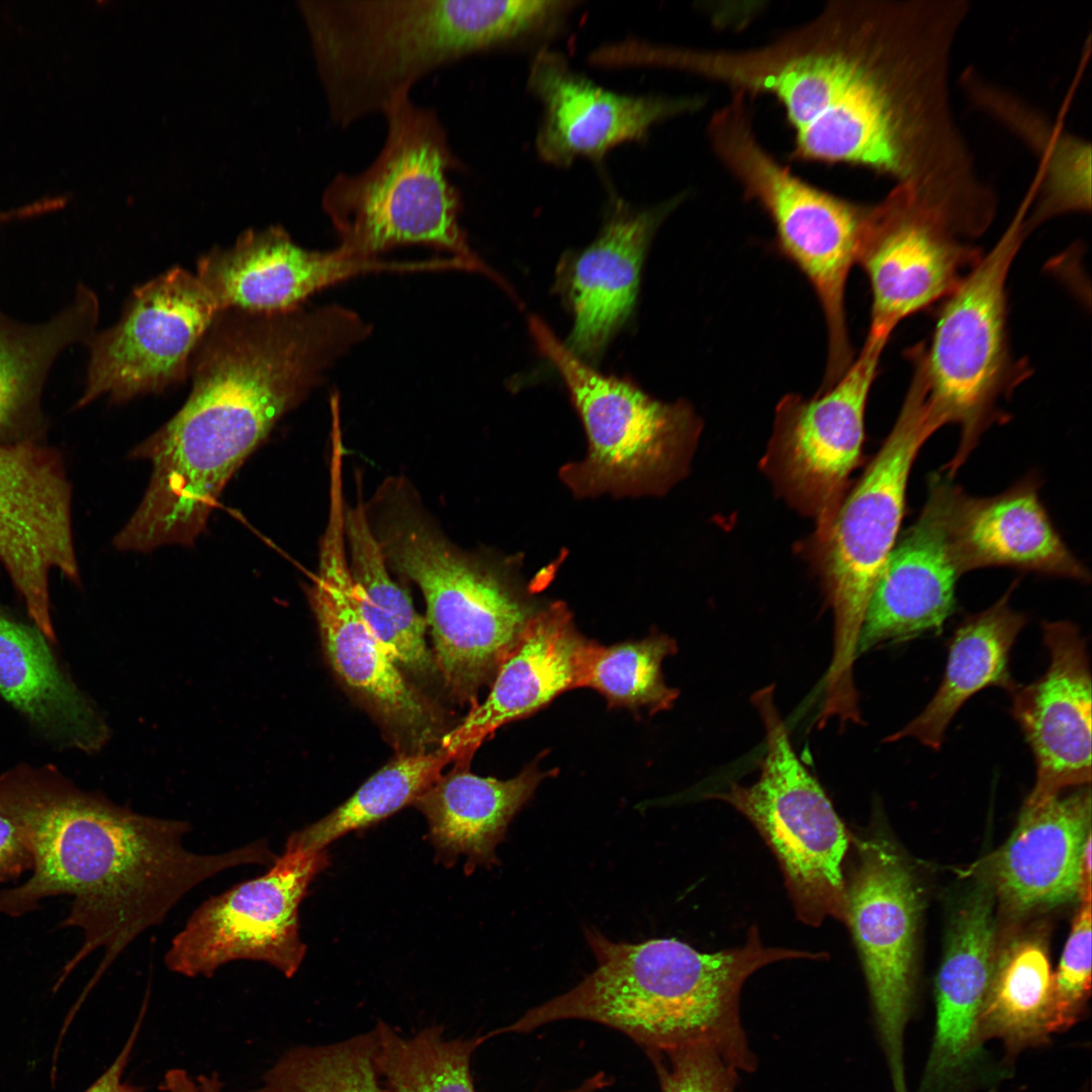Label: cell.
Wrapping results in <instances>:
<instances>
[{"label":"cell","instance_id":"8d00e7d4","mask_svg":"<svg viewBox=\"0 0 1092 1092\" xmlns=\"http://www.w3.org/2000/svg\"><path fill=\"white\" fill-rule=\"evenodd\" d=\"M650 1055L661 1092H736L739 1070L710 1044H688Z\"/></svg>","mask_w":1092,"mask_h":1092},{"label":"cell","instance_id":"cb8c5ba5","mask_svg":"<svg viewBox=\"0 0 1092 1092\" xmlns=\"http://www.w3.org/2000/svg\"><path fill=\"white\" fill-rule=\"evenodd\" d=\"M1091 835L1090 788L1027 804L995 854L992 878L1013 914L1054 908L1081 894V859Z\"/></svg>","mask_w":1092,"mask_h":1092},{"label":"cell","instance_id":"74e56055","mask_svg":"<svg viewBox=\"0 0 1092 1092\" xmlns=\"http://www.w3.org/2000/svg\"><path fill=\"white\" fill-rule=\"evenodd\" d=\"M31 868V854L19 830L0 814V883L16 880Z\"/></svg>","mask_w":1092,"mask_h":1092},{"label":"cell","instance_id":"6da1fadb","mask_svg":"<svg viewBox=\"0 0 1092 1092\" xmlns=\"http://www.w3.org/2000/svg\"><path fill=\"white\" fill-rule=\"evenodd\" d=\"M962 23L950 1H835L766 44L694 49L686 67L734 92L776 97L794 131L793 160L863 166L935 198L971 158L948 86Z\"/></svg>","mask_w":1092,"mask_h":1092},{"label":"cell","instance_id":"d4e9b609","mask_svg":"<svg viewBox=\"0 0 1092 1092\" xmlns=\"http://www.w3.org/2000/svg\"><path fill=\"white\" fill-rule=\"evenodd\" d=\"M677 203L634 209L616 201L598 238L575 258L569 277L574 322L565 345L577 357L599 356L629 317L649 242Z\"/></svg>","mask_w":1092,"mask_h":1092},{"label":"cell","instance_id":"d590c367","mask_svg":"<svg viewBox=\"0 0 1092 1092\" xmlns=\"http://www.w3.org/2000/svg\"><path fill=\"white\" fill-rule=\"evenodd\" d=\"M1091 991V897L1081 899L1058 970L1053 974L1052 1033L1081 1017Z\"/></svg>","mask_w":1092,"mask_h":1092},{"label":"cell","instance_id":"7c38bea8","mask_svg":"<svg viewBox=\"0 0 1092 1092\" xmlns=\"http://www.w3.org/2000/svg\"><path fill=\"white\" fill-rule=\"evenodd\" d=\"M986 231L899 185L867 206L855 264L871 288L868 337L888 342L903 320L952 293L983 258Z\"/></svg>","mask_w":1092,"mask_h":1092},{"label":"cell","instance_id":"836d02e7","mask_svg":"<svg viewBox=\"0 0 1092 1092\" xmlns=\"http://www.w3.org/2000/svg\"><path fill=\"white\" fill-rule=\"evenodd\" d=\"M675 651V642L665 635L612 646L593 641L582 688L596 690L613 707L667 710L678 692L665 684L661 664Z\"/></svg>","mask_w":1092,"mask_h":1092},{"label":"cell","instance_id":"d6986e66","mask_svg":"<svg viewBox=\"0 0 1092 1092\" xmlns=\"http://www.w3.org/2000/svg\"><path fill=\"white\" fill-rule=\"evenodd\" d=\"M527 87L543 109L537 153L557 167L578 158L601 161L616 146L641 141L655 124L700 106L697 98L626 95L602 88L549 49L534 56Z\"/></svg>","mask_w":1092,"mask_h":1092},{"label":"cell","instance_id":"e0dca14e","mask_svg":"<svg viewBox=\"0 0 1092 1092\" xmlns=\"http://www.w3.org/2000/svg\"><path fill=\"white\" fill-rule=\"evenodd\" d=\"M846 916L857 946L895 1092H907L903 1043L913 998L920 899L904 863L866 842L845 875Z\"/></svg>","mask_w":1092,"mask_h":1092},{"label":"cell","instance_id":"83f0119b","mask_svg":"<svg viewBox=\"0 0 1092 1092\" xmlns=\"http://www.w3.org/2000/svg\"><path fill=\"white\" fill-rule=\"evenodd\" d=\"M1013 588L960 624L949 642L945 671L933 698L888 741L914 738L937 750L950 721L972 696L988 687L1010 694L1016 691L1018 685L1009 668L1010 652L1027 619L1009 605Z\"/></svg>","mask_w":1092,"mask_h":1092},{"label":"cell","instance_id":"7402d4cb","mask_svg":"<svg viewBox=\"0 0 1092 1092\" xmlns=\"http://www.w3.org/2000/svg\"><path fill=\"white\" fill-rule=\"evenodd\" d=\"M575 628L565 604L536 610L497 668L487 697L442 736L452 761L468 764L498 728L526 718L562 693L582 688L592 645Z\"/></svg>","mask_w":1092,"mask_h":1092},{"label":"cell","instance_id":"7bdbcfd3","mask_svg":"<svg viewBox=\"0 0 1092 1092\" xmlns=\"http://www.w3.org/2000/svg\"><path fill=\"white\" fill-rule=\"evenodd\" d=\"M859 718H860V715H859L858 719H856V720H854V721H850L849 723H856V722H858V721L860 720ZM819 719H820V720H822V721H824V722H827V721H828V720H826V719H823V718H822L821 716L819 717ZM840 723H847V722H840Z\"/></svg>","mask_w":1092,"mask_h":1092},{"label":"cell","instance_id":"3957f363","mask_svg":"<svg viewBox=\"0 0 1092 1092\" xmlns=\"http://www.w3.org/2000/svg\"><path fill=\"white\" fill-rule=\"evenodd\" d=\"M575 5L551 0L299 2L328 112L341 127L383 115L436 70L551 32Z\"/></svg>","mask_w":1092,"mask_h":1092},{"label":"cell","instance_id":"9a60e30c","mask_svg":"<svg viewBox=\"0 0 1092 1092\" xmlns=\"http://www.w3.org/2000/svg\"><path fill=\"white\" fill-rule=\"evenodd\" d=\"M345 506L342 489L332 488L317 570L305 587L325 653L342 682L390 732L413 742L415 751L427 750L438 738L440 721L359 614L347 559Z\"/></svg>","mask_w":1092,"mask_h":1092},{"label":"cell","instance_id":"f1b7e54d","mask_svg":"<svg viewBox=\"0 0 1092 1092\" xmlns=\"http://www.w3.org/2000/svg\"><path fill=\"white\" fill-rule=\"evenodd\" d=\"M98 317V298L83 284L66 308L41 324L19 323L0 311V439L38 421L52 365L66 348L92 337Z\"/></svg>","mask_w":1092,"mask_h":1092},{"label":"cell","instance_id":"1f68e13d","mask_svg":"<svg viewBox=\"0 0 1092 1092\" xmlns=\"http://www.w3.org/2000/svg\"><path fill=\"white\" fill-rule=\"evenodd\" d=\"M442 749L402 752L373 774L343 804L291 835L304 847L326 849L339 837L366 828L414 804L451 762Z\"/></svg>","mask_w":1092,"mask_h":1092},{"label":"cell","instance_id":"44dd1931","mask_svg":"<svg viewBox=\"0 0 1092 1092\" xmlns=\"http://www.w3.org/2000/svg\"><path fill=\"white\" fill-rule=\"evenodd\" d=\"M419 262L359 260L338 250H308L281 226L243 233L229 248L215 247L196 262L195 276L218 311L293 309L312 294L352 277L382 271H419Z\"/></svg>","mask_w":1092,"mask_h":1092},{"label":"cell","instance_id":"484cf974","mask_svg":"<svg viewBox=\"0 0 1092 1092\" xmlns=\"http://www.w3.org/2000/svg\"><path fill=\"white\" fill-rule=\"evenodd\" d=\"M467 767L457 763L414 805L427 819L438 859L452 864L464 855L465 873L470 875L478 867L498 863L496 846L545 775L534 763L510 780L483 778Z\"/></svg>","mask_w":1092,"mask_h":1092},{"label":"cell","instance_id":"60d3db41","mask_svg":"<svg viewBox=\"0 0 1092 1092\" xmlns=\"http://www.w3.org/2000/svg\"><path fill=\"white\" fill-rule=\"evenodd\" d=\"M606 1084H607V1081H606L605 1075L600 1073V1074H597L596 1076H593V1077L586 1079L583 1083H581L576 1088L571 1089V1090L566 1091V1092H596V1091L602 1089L603 1087H605Z\"/></svg>","mask_w":1092,"mask_h":1092},{"label":"cell","instance_id":"ba28073f","mask_svg":"<svg viewBox=\"0 0 1092 1092\" xmlns=\"http://www.w3.org/2000/svg\"><path fill=\"white\" fill-rule=\"evenodd\" d=\"M1018 212L996 245L944 300L928 343L910 349L913 371L922 380L932 416L954 424L961 441L945 471L965 463L982 433L995 421L998 401L1027 376L1015 361L1007 329L1006 282L1025 238Z\"/></svg>","mask_w":1092,"mask_h":1092},{"label":"cell","instance_id":"8fae6325","mask_svg":"<svg viewBox=\"0 0 1092 1092\" xmlns=\"http://www.w3.org/2000/svg\"><path fill=\"white\" fill-rule=\"evenodd\" d=\"M765 731L758 779L711 798L746 817L774 852L800 921L845 922L844 862L852 836L831 801L797 756L774 700V688L752 696Z\"/></svg>","mask_w":1092,"mask_h":1092},{"label":"cell","instance_id":"d6a6232c","mask_svg":"<svg viewBox=\"0 0 1092 1092\" xmlns=\"http://www.w3.org/2000/svg\"><path fill=\"white\" fill-rule=\"evenodd\" d=\"M375 1034V1064L390 1092H474L470 1058L484 1039L445 1040L440 1027L404 1038L383 1022Z\"/></svg>","mask_w":1092,"mask_h":1092},{"label":"cell","instance_id":"e575fe53","mask_svg":"<svg viewBox=\"0 0 1092 1092\" xmlns=\"http://www.w3.org/2000/svg\"><path fill=\"white\" fill-rule=\"evenodd\" d=\"M374 1031L342 1042L286 1053L253 1092H382Z\"/></svg>","mask_w":1092,"mask_h":1092},{"label":"cell","instance_id":"4fadbf2b","mask_svg":"<svg viewBox=\"0 0 1092 1092\" xmlns=\"http://www.w3.org/2000/svg\"><path fill=\"white\" fill-rule=\"evenodd\" d=\"M329 863L326 849L304 847L291 834L268 871L209 897L174 936L167 968L186 977H212L238 960L264 962L287 978L305 956L299 906Z\"/></svg>","mask_w":1092,"mask_h":1092},{"label":"cell","instance_id":"f546056e","mask_svg":"<svg viewBox=\"0 0 1092 1092\" xmlns=\"http://www.w3.org/2000/svg\"><path fill=\"white\" fill-rule=\"evenodd\" d=\"M348 566L359 614L393 660L417 675L436 670L426 643L427 622L408 590L392 577L368 524L363 498L345 506Z\"/></svg>","mask_w":1092,"mask_h":1092},{"label":"cell","instance_id":"ac0fdd59","mask_svg":"<svg viewBox=\"0 0 1092 1092\" xmlns=\"http://www.w3.org/2000/svg\"><path fill=\"white\" fill-rule=\"evenodd\" d=\"M954 483L946 473L929 478L916 521L900 536L871 595L856 656L883 644L939 634L956 609L960 576L949 543Z\"/></svg>","mask_w":1092,"mask_h":1092},{"label":"cell","instance_id":"4316f807","mask_svg":"<svg viewBox=\"0 0 1092 1092\" xmlns=\"http://www.w3.org/2000/svg\"><path fill=\"white\" fill-rule=\"evenodd\" d=\"M47 639L0 608V696L57 744L96 751L108 738L107 726L61 669Z\"/></svg>","mask_w":1092,"mask_h":1092},{"label":"cell","instance_id":"30bf717a","mask_svg":"<svg viewBox=\"0 0 1092 1092\" xmlns=\"http://www.w3.org/2000/svg\"><path fill=\"white\" fill-rule=\"evenodd\" d=\"M537 349L564 380L588 450L559 476L580 498L658 494L679 477L700 422L684 400L664 402L633 382L605 375L572 353L539 317L529 318Z\"/></svg>","mask_w":1092,"mask_h":1092},{"label":"cell","instance_id":"8992f818","mask_svg":"<svg viewBox=\"0 0 1092 1092\" xmlns=\"http://www.w3.org/2000/svg\"><path fill=\"white\" fill-rule=\"evenodd\" d=\"M383 146L364 170L338 173L324 189L323 211L342 255L379 259L393 248L421 245L445 251L493 280L508 283L471 249L460 223L462 201L450 179L461 163L437 112L411 97L384 114Z\"/></svg>","mask_w":1092,"mask_h":1092},{"label":"cell","instance_id":"f35d334b","mask_svg":"<svg viewBox=\"0 0 1092 1092\" xmlns=\"http://www.w3.org/2000/svg\"><path fill=\"white\" fill-rule=\"evenodd\" d=\"M142 1016L143 1014L139 1018V1021L115 1061L110 1065L106 1072H104L101 1077L84 1092H143V1088L129 1085L121 1080L122 1073L128 1062L133 1043L139 1033Z\"/></svg>","mask_w":1092,"mask_h":1092},{"label":"cell","instance_id":"ab89813d","mask_svg":"<svg viewBox=\"0 0 1092 1092\" xmlns=\"http://www.w3.org/2000/svg\"><path fill=\"white\" fill-rule=\"evenodd\" d=\"M222 1083L216 1074L191 1077L182 1069H171L165 1077L162 1089L168 1092H220Z\"/></svg>","mask_w":1092,"mask_h":1092},{"label":"cell","instance_id":"52a82bcc","mask_svg":"<svg viewBox=\"0 0 1092 1092\" xmlns=\"http://www.w3.org/2000/svg\"><path fill=\"white\" fill-rule=\"evenodd\" d=\"M709 138L720 161L771 219L779 253L812 286L827 330V359L821 387L832 386L852 364L853 349L845 312V289L867 206L796 176L757 140L746 97L733 94L715 112Z\"/></svg>","mask_w":1092,"mask_h":1092},{"label":"cell","instance_id":"5b68a950","mask_svg":"<svg viewBox=\"0 0 1092 1092\" xmlns=\"http://www.w3.org/2000/svg\"><path fill=\"white\" fill-rule=\"evenodd\" d=\"M364 511L389 570L424 597L436 670L455 698L474 702L536 609L506 565L448 538L407 478L386 477Z\"/></svg>","mask_w":1092,"mask_h":1092},{"label":"cell","instance_id":"ffe728a7","mask_svg":"<svg viewBox=\"0 0 1092 1092\" xmlns=\"http://www.w3.org/2000/svg\"><path fill=\"white\" fill-rule=\"evenodd\" d=\"M1045 672L1012 696V714L1035 761V783L1025 803H1038L1091 781V674L1076 625L1044 622Z\"/></svg>","mask_w":1092,"mask_h":1092},{"label":"cell","instance_id":"277c9868","mask_svg":"<svg viewBox=\"0 0 1092 1092\" xmlns=\"http://www.w3.org/2000/svg\"><path fill=\"white\" fill-rule=\"evenodd\" d=\"M584 936L597 962L594 972L502 1032L588 1020L622 1031L649 1054L710 1044L740 1072H751L756 1060L739 1015L744 982L779 961L825 958L824 952L765 946L755 925L744 945L716 952H701L675 938L614 942L594 928H585Z\"/></svg>","mask_w":1092,"mask_h":1092},{"label":"cell","instance_id":"5bb4252c","mask_svg":"<svg viewBox=\"0 0 1092 1092\" xmlns=\"http://www.w3.org/2000/svg\"><path fill=\"white\" fill-rule=\"evenodd\" d=\"M218 308L195 274L173 267L134 288L118 321L94 333L81 408L161 393L189 377L190 362Z\"/></svg>","mask_w":1092,"mask_h":1092},{"label":"cell","instance_id":"7a4b0ae2","mask_svg":"<svg viewBox=\"0 0 1092 1092\" xmlns=\"http://www.w3.org/2000/svg\"><path fill=\"white\" fill-rule=\"evenodd\" d=\"M0 814L17 827L32 858L26 882L0 892V911L19 917L44 898H73L61 926L80 928L84 940L60 983L103 948L96 982L194 887L229 869L270 866L276 856L265 839L216 854L192 852L183 845L187 822L135 813L49 770L1 776Z\"/></svg>","mask_w":1092,"mask_h":1092},{"label":"cell","instance_id":"2e32d148","mask_svg":"<svg viewBox=\"0 0 1092 1092\" xmlns=\"http://www.w3.org/2000/svg\"><path fill=\"white\" fill-rule=\"evenodd\" d=\"M886 344L867 337L831 387L810 399L788 394L777 406L769 461L785 491L817 516L818 537L830 526L859 462L867 402Z\"/></svg>","mask_w":1092,"mask_h":1092},{"label":"cell","instance_id":"9c48e42d","mask_svg":"<svg viewBox=\"0 0 1092 1092\" xmlns=\"http://www.w3.org/2000/svg\"><path fill=\"white\" fill-rule=\"evenodd\" d=\"M940 428L929 411L923 383L912 375L889 436L818 537L834 615L833 654L824 696L832 707H848L857 701L852 667L866 610L899 537L911 468L924 443Z\"/></svg>","mask_w":1092,"mask_h":1092},{"label":"cell","instance_id":"603a6c76","mask_svg":"<svg viewBox=\"0 0 1092 1092\" xmlns=\"http://www.w3.org/2000/svg\"><path fill=\"white\" fill-rule=\"evenodd\" d=\"M948 533L960 575L983 567L1007 566L1089 580L1087 569L1053 525L1033 477L988 497L971 496L956 484Z\"/></svg>","mask_w":1092,"mask_h":1092},{"label":"cell","instance_id":"4dcf8cb0","mask_svg":"<svg viewBox=\"0 0 1092 1092\" xmlns=\"http://www.w3.org/2000/svg\"><path fill=\"white\" fill-rule=\"evenodd\" d=\"M1053 972L1043 940L1023 934L994 957L980 1028L1012 1052L1043 1043L1052 1033Z\"/></svg>","mask_w":1092,"mask_h":1092},{"label":"cell","instance_id":"b9f144b4","mask_svg":"<svg viewBox=\"0 0 1092 1092\" xmlns=\"http://www.w3.org/2000/svg\"><path fill=\"white\" fill-rule=\"evenodd\" d=\"M39 211H41L40 205H35V206L33 205V206H30V207H27V208H24V209H18L16 211H10L8 213L0 214V222L7 221V220H9L11 218H15L17 216L18 217H23V216H26V215H31V214H34V213L39 212Z\"/></svg>","mask_w":1092,"mask_h":1092}]
</instances>
